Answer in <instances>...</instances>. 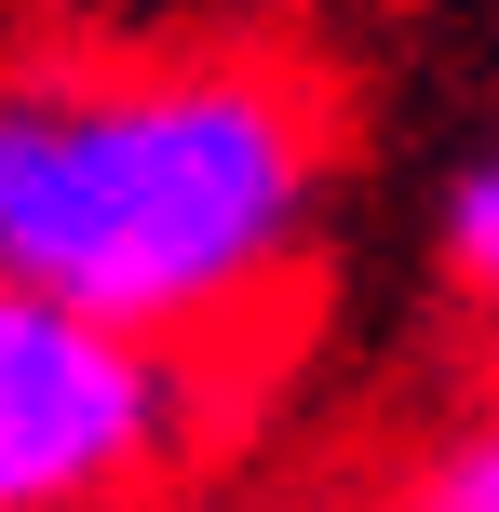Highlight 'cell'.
<instances>
[{"instance_id":"obj_1","label":"cell","mask_w":499,"mask_h":512,"mask_svg":"<svg viewBox=\"0 0 499 512\" xmlns=\"http://www.w3.org/2000/svg\"><path fill=\"white\" fill-rule=\"evenodd\" d=\"M311 203H324V122L270 68L14 81L0 283L176 351L284 283Z\"/></svg>"},{"instance_id":"obj_2","label":"cell","mask_w":499,"mask_h":512,"mask_svg":"<svg viewBox=\"0 0 499 512\" xmlns=\"http://www.w3.org/2000/svg\"><path fill=\"white\" fill-rule=\"evenodd\" d=\"M189 445V364L162 337L0 283V512H122Z\"/></svg>"},{"instance_id":"obj_3","label":"cell","mask_w":499,"mask_h":512,"mask_svg":"<svg viewBox=\"0 0 499 512\" xmlns=\"http://www.w3.org/2000/svg\"><path fill=\"white\" fill-rule=\"evenodd\" d=\"M432 243H446V283H459V297H486V310H499V149L446 176V216H432Z\"/></svg>"},{"instance_id":"obj_4","label":"cell","mask_w":499,"mask_h":512,"mask_svg":"<svg viewBox=\"0 0 499 512\" xmlns=\"http://www.w3.org/2000/svg\"><path fill=\"white\" fill-rule=\"evenodd\" d=\"M405 512H499V405H486V418H459V432L419 459Z\"/></svg>"},{"instance_id":"obj_5","label":"cell","mask_w":499,"mask_h":512,"mask_svg":"<svg viewBox=\"0 0 499 512\" xmlns=\"http://www.w3.org/2000/svg\"><path fill=\"white\" fill-rule=\"evenodd\" d=\"M0 203H14V81H0Z\"/></svg>"}]
</instances>
